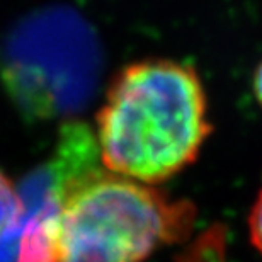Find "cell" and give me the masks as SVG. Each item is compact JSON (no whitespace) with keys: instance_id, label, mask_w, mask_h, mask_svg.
Segmentation results:
<instances>
[{"instance_id":"cell-1","label":"cell","mask_w":262,"mask_h":262,"mask_svg":"<svg viewBox=\"0 0 262 262\" xmlns=\"http://www.w3.org/2000/svg\"><path fill=\"white\" fill-rule=\"evenodd\" d=\"M211 131L194 67L165 58L123 67L96 116L104 169L151 186L194 164Z\"/></svg>"},{"instance_id":"cell-2","label":"cell","mask_w":262,"mask_h":262,"mask_svg":"<svg viewBox=\"0 0 262 262\" xmlns=\"http://www.w3.org/2000/svg\"><path fill=\"white\" fill-rule=\"evenodd\" d=\"M99 162L48 165L60 194V262H143L162 245L189 237L191 201L170 199Z\"/></svg>"},{"instance_id":"cell-3","label":"cell","mask_w":262,"mask_h":262,"mask_svg":"<svg viewBox=\"0 0 262 262\" xmlns=\"http://www.w3.org/2000/svg\"><path fill=\"white\" fill-rule=\"evenodd\" d=\"M92 33L70 10L53 9L20 24L2 53V77L17 104L46 119L89 101L97 77Z\"/></svg>"},{"instance_id":"cell-4","label":"cell","mask_w":262,"mask_h":262,"mask_svg":"<svg viewBox=\"0 0 262 262\" xmlns=\"http://www.w3.org/2000/svg\"><path fill=\"white\" fill-rule=\"evenodd\" d=\"M24 214V199L14 182L0 170V242L17 247L19 223Z\"/></svg>"},{"instance_id":"cell-5","label":"cell","mask_w":262,"mask_h":262,"mask_svg":"<svg viewBox=\"0 0 262 262\" xmlns=\"http://www.w3.org/2000/svg\"><path fill=\"white\" fill-rule=\"evenodd\" d=\"M177 262H225L223 235L218 232V227H213L201 235V238H198L187 252L179 255Z\"/></svg>"},{"instance_id":"cell-6","label":"cell","mask_w":262,"mask_h":262,"mask_svg":"<svg viewBox=\"0 0 262 262\" xmlns=\"http://www.w3.org/2000/svg\"><path fill=\"white\" fill-rule=\"evenodd\" d=\"M249 235L255 250L262 255V187L249 213Z\"/></svg>"},{"instance_id":"cell-7","label":"cell","mask_w":262,"mask_h":262,"mask_svg":"<svg viewBox=\"0 0 262 262\" xmlns=\"http://www.w3.org/2000/svg\"><path fill=\"white\" fill-rule=\"evenodd\" d=\"M252 89H254V96L257 99L259 106L262 107V61L257 65V68H255V72H254Z\"/></svg>"}]
</instances>
